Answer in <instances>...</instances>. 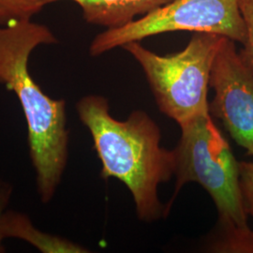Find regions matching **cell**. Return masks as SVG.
Segmentation results:
<instances>
[{
    "label": "cell",
    "mask_w": 253,
    "mask_h": 253,
    "mask_svg": "<svg viewBox=\"0 0 253 253\" xmlns=\"http://www.w3.org/2000/svg\"><path fill=\"white\" fill-rule=\"evenodd\" d=\"M55 42L48 27L30 19L0 27V84L16 95L25 115L37 191L44 205L54 198L69 160L67 102L44 93L29 73L28 63L38 46Z\"/></svg>",
    "instance_id": "6da1fadb"
},
{
    "label": "cell",
    "mask_w": 253,
    "mask_h": 253,
    "mask_svg": "<svg viewBox=\"0 0 253 253\" xmlns=\"http://www.w3.org/2000/svg\"><path fill=\"white\" fill-rule=\"evenodd\" d=\"M76 111L90 132L102 166L101 177L125 184L139 219L152 222L166 217L158 190L174 174L175 157L173 150L161 145L157 123L141 110L132 112L126 120H118L110 114L108 100L100 95L83 97Z\"/></svg>",
    "instance_id": "7a4b0ae2"
},
{
    "label": "cell",
    "mask_w": 253,
    "mask_h": 253,
    "mask_svg": "<svg viewBox=\"0 0 253 253\" xmlns=\"http://www.w3.org/2000/svg\"><path fill=\"white\" fill-rule=\"evenodd\" d=\"M179 126L180 139L173 149L176 183L167 212L181 189L195 182L213 200L218 214L217 221L249 226L239 186V163L210 113L188 120Z\"/></svg>",
    "instance_id": "3957f363"
},
{
    "label": "cell",
    "mask_w": 253,
    "mask_h": 253,
    "mask_svg": "<svg viewBox=\"0 0 253 253\" xmlns=\"http://www.w3.org/2000/svg\"><path fill=\"white\" fill-rule=\"evenodd\" d=\"M222 38L194 32L182 51L166 55L140 42L122 48L141 66L161 112L180 125L209 112L210 74Z\"/></svg>",
    "instance_id": "277c9868"
},
{
    "label": "cell",
    "mask_w": 253,
    "mask_h": 253,
    "mask_svg": "<svg viewBox=\"0 0 253 253\" xmlns=\"http://www.w3.org/2000/svg\"><path fill=\"white\" fill-rule=\"evenodd\" d=\"M176 31L211 33L244 44L239 0H174L124 27L101 32L92 41L89 53L99 56L129 42Z\"/></svg>",
    "instance_id": "5b68a950"
},
{
    "label": "cell",
    "mask_w": 253,
    "mask_h": 253,
    "mask_svg": "<svg viewBox=\"0 0 253 253\" xmlns=\"http://www.w3.org/2000/svg\"><path fill=\"white\" fill-rule=\"evenodd\" d=\"M209 86L215 93L209 103L210 115L253 157V73L236 51L235 42L225 37L213 62Z\"/></svg>",
    "instance_id": "8992f818"
},
{
    "label": "cell",
    "mask_w": 253,
    "mask_h": 253,
    "mask_svg": "<svg viewBox=\"0 0 253 253\" xmlns=\"http://www.w3.org/2000/svg\"><path fill=\"white\" fill-rule=\"evenodd\" d=\"M62 0H42V5ZM77 3L83 17L91 25L118 28L144 17L174 0H70Z\"/></svg>",
    "instance_id": "52a82bcc"
},
{
    "label": "cell",
    "mask_w": 253,
    "mask_h": 253,
    "mask_svg": "<svg viewBox=\"0 0 253 253\" xmlns=\"http://www.w3.org/2000/svg\"><path fill=\"white\" fill-rule=\"evenodd\" d=\"M2 233L5 239H21L42 253H90L86 248L71 240L42 232L33 225L27 215L9 209L3 216Z\"/></svg>",
    "instance_id": "ba28073f"
},
{
    "label": "cell",
    "mask_w": 253,
    "mask_h": 253,
    "mask_svg": "<svg viewBox=\"0 0 253 253\" xmlns=\"http://www.w3.org/2000/svg\"><path fill=\"white\" fill-rule=\"evenodd\" d=\"M205 249L213 253H253V230L217 221Z\"/></svg>",
    "instance_id": "9c48e42d"
},
{
    "label": "cell",
    "mask_w": 253,
    "mask_h": 253,
    "mask_svg": "<svg viewBox=\"0 0 253 253\" xmlns=\"http://www.w3.org/2000/svg\"><path fill=\"white\" fill-rule=\"evenodd\" d=\"M43 7L42 0H0V24L31 19Z\"/></svg>",
    "instance_id": "30bf717a"
},
{
    "label": "cell",
    "mask_w": 253,
    "mask_h": 253,
    "mask_svg": "<svg viewBox=\"0 0 253 253\" xmlns=\"http://www.w3.org/2000/svg\"><path fill=\"white\" fill-rule=\"evenodd\" d=\"M239 9L246 27L244 49L240 54L253 73V0H239Z\"/></svg>",
    "instance_id": "8fae6325"
},
{
    "label": "cell",
    "mask_w": 253,
    "mask_h": 253,
    "mask_svg": "<svg viewBox=\"0 0 253 253\" xmlns=\"http://www.w3.org/2000/svg\"><path fill=\"white\" fill-rule=\"evenodd\" d=\"M239 186L246 212L253 217V160L239 163Z\"/></svg>",
    "instance_id": "7c38bea8"
},
{
    "label": "cell",
    "mask_w": 253,
    "mask_h": 253,
    "mask_svg": "<svg viewBox=\"0 0 253 253\" xmlns=\"http://www.w3.org/2000/svg\"><path fill=\"white\" fill-rule=\"evenodd\" d=\"M13 194V187L9 181L0 178V253H5L3 241L5 239L2 233V219L5 212L8 210L9 202Z\"/></svg>",
    "instance_id": "4fadbf2b"
}]
</instances>
